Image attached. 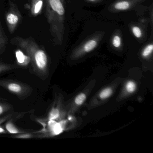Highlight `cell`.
Masks as SVG:
<instances>
[{
	"instance_id": "obj_3",
	"label": "cell",
	"mask_w": 153,
	"mask_h": 153,
	"mask_svg": "<svg viewBox=\"0 0 153 153\" xmlns=\"http://www.w3.org/2000/svg\"><path fill=\"white\" fill-rule=\"evenodd\" d=\"M22 17L17 6L12 1H9V9L6 15V20L8 29L12 34L17 27Z\"/></svg>"
},
{
	"instance_id": "obj_15",
	"label": "cell",
	"mask_w": 153,
	"mask_h": 153,
	"mask_svg": "<svg viewBox=\"0 0 153 153\" xmlns=\"http://www.w3.org/2000/svg\"><path fill=\"white\" fill-rule=\"evenodd\" d=\"M129 7V4L127 1H121L118 2L115 5V9L120 10H125L128 9Z\"/></svg>"
},
{
	"instance_id": "obj_14",
	"label": "cell",
	"mask_w": 153,
	"mask_h": 153,
	"mask_svg": "<svg viewBox=\"0 0 153 153\" xmlns=\"http://www.w3.org/2000/svg\"><path fill=\"white\" fill-rule=\"evenodd\" d=\"M97 42L94 40H91L88 42L84 46V49L86 52L90 51L96 46Z\"/></svg>"
},
{
	"instance_id": "obj_20",
	"label": "cell",
	"mask_w": 153,
	"mask_h": 153,
	"mask_svg": "<svg viewBox=\"0 0 153 153\" xmlns=\"http://www.w3.org/2000/svg\"><path fill=\"white\" fill-rule=\"evenodd\" d=\"M132 32H133V34H134L135 36L137 37V38H139L141 36V31H140V29L137 27H133L132 28Z\"/></svg>"
},
{
	"instance_id": "obj_7",
	"label": "cell",
	"mask_w": 153,
	"mask_h": 153,
	"mask_svg": "<svg viewBox=\"0 0 153 153\" xmlns=\"http://www.w3.org/2000/svg\"><path fill=\"white\" fill-rule=\"evenodd\" d=\"M48 126L53 135H59L63 131V129L61 123L57 122L54 120H49Z\"/></svg>"
},
{
	"instance_id": "obj_19",
	"label": "cell",
	"mask_w": 153,
	"mask_h": 153,
	"mask_svg": "<svg viewBox=\"0 0 153 153\" xmlns=\"http://www.w3.org/2000/svg\"><path fill=\"white\" fill-rule=\"evenodd\" d=\"M153 50V45H148L145 50H144L143 52V56L144 57H146V56H148L149 54L151 53L152 52V51Z\"/></svg>"
},
{
	"instance_id": "obj_9",
	"label": "cell",
	"mask_w": 153,
	"mask_h": 153,
	"mask_svg": "<svg viewBox=\"0 0 153 153\" xmlns=\"http://www.w3.org/2000/svg\"><path fill=\"white\" fill-rule=\"evenodd\" d=\"M13 106L5 102H0V116L12 111Z\"/></svg>"
},
{
	"instance_id": "obj_16",
	"label": "cell",
	"mask_w": 153,
	"mask_h": 153,
	"mask_svg": "<svg viewBox=\"0 0 153 153\" xmlns=\"http://www.w3.org/2000/svg\"><path fill=\"white\" fill-rule=\"evenodd\" d=\"M112 93V91L111 88H106L101 92L100 94V97L102 99L107 98L111 95Z\"/></svg>"
},
{
	"instance_id": "obj_11",
	"label": "cell",
	"mask_w": 153,
	"mask_h": 153,
	"mask_svg": "<svg viewBox=\"0 0 153 153\" xmlns=\"http://www.w3.org/2000/svg\"><path fill=\"white\" fill-rule=\"evenodd\" d=\"M14 138L17 139H31L37 138V134L36 132H26L16 134Z\"/></svg>"
},
{
	"instance_id": "obj_4",
	"label": "cell",
	"mask_w": 153,
	"mask_h": 153,
	"mask_svg": "<svg viewBox=\"0 0 153 153\" xmlns=\"http://www.w3.org/2000/svg\"><path fill=\"white\" fill-rule=\"evenodd\" d=\"M44 0H31L30 12L33 16H37L42 13Z\"/></svg>"
},
{
	"instance_id": "obj_12",
	"label": "cell",
	"mask_w": 153,
	"mask_h": 153,
	"mask_svg": "<svg viewBox=\"0 0 153 153\" xmlns=\"http://www.w3.org/2000/svg\"><path fill=\"white\" fill-rule=\"evenodd\" d=\"M22 114H19L18 115H14L13 114H9L3 117L0 118V125L5 122L7 121L10 119H19V117H22Z\"/></svg>"
},
{
	"instance_id": "obj_23",
	"label": "cell",
	"mask_w": 153,
	"mask_h": 153,
	"mask_svg": "<svg viewBox=\"0 0 153 153\" xmlns=\"http://www.w3.org/2000/svg\"><path fill=\"white\" fill-rule=\"evenodd\" d=\"M2 99V98H1V97H0V100H1Z\"/></svg>"
},
{
	"instance_id": "obj_10",
	"label": "cell",
	"mask_w": 153,
	"mask_h": 153,
	"mask_svg": "<svg viewBox=\"0 0 153 153\" xmlns=\"http://www.w3.org/2000/svg\"><path fill=\"white\" fill-rule=\"evenodd\" d=\"M18 68V67L15 64L0 63V74L17 68Z\"/></svg>"
},
{
	"instance_id": "obj_1",
	"label": "cell",
	"mask_w": 153,
	"mask_h": 153,
	"mask_svg": "<svg viewBox=\"0 0 153 153\" xmlns=\"http://www.w3.org/2000/svg\"><path fill=\"white\" fill-rule=\"evenodd\" d=\"M10 43L22 49L30 57L33 71L36 75L42 79L47 74V54L32 37L25 38L15 36L11 39Z\"/></svg>"
},
{
	"instance_id": "obj_5",
	"label": "cell",
	"mask_w": 153,
	"mask_h": 153,
	"mask_svg": "<svg viewBox=\"0 0 153 153\" xmlns=\"http://www.w3.org/2000/svg\"><path fill=\"white\" fill-rule=\"evenodd\" d=\"M16 57L18 64L22 67H26L31 62L30 57L20 49L16 51Z\"/></svg>"
},
{
	"instance_id": "obj_2",
	"label": "cell",
	"mask_w": 153,
	"mask_h": 153,
	"mask_svg": "<svg viewBox=\"0 0 153 153\" xmlns=\"http://www.w3.org/2000/svg\"><path fill=\"white\" fill-rule=\"evenodd\" d=\"M0 87L21 100L26 99L33 92V88L29 85L15 79H0Z\"/></svg>"
},
{
	"instance_id": "obj_24",
	"label": "cell",
	"mask_w": 153,
	"mask_h": 153,
	"mask_svg": "<svg viewBox=\"0 0 153 153\" xmlns=\"http://www.w3.org/2000/svg\"><path fill=\"white\" fill-rule=\"evenodd\" d=\"M90 1H94V0H90Z\"/></svg>"
},
{
	"instance_id": "obj_8",
	"label": "cell",
	"mask_w": 153,
	"mask_h": 153,
	"mask_svg": "<svg viewBox=\"0 0 153 153\" xmlns=\"http://www.w3.org/2000/svg\"><path fill=\"white\" fill-rule=\"evenodd\" d=\"M7 39L2 30L1 24L0 23V54L2 53L6 49Z\"/></svg>"
},
{
	"instance_id": "obj_13",
	"label": "cell",
	"mask_w": 153,
	"mask_h": 153,
	"mask_svg": "<svg viewBox=\"0 0 153 153\" xmlns=\"http://www.w3.org/2000/svg\"><path fill=\"white\" fill-rule=\"evenodd\" d=\"M59 116V111L57 108H53L51 110L49 113L48 119L50 120H55L57 119Z\"/></svg>"
},
{
	"instance_id": "obj_21",
	"label": "cell",
	"mask_w": 153,
	"mask_h": 153,
	"mask_svg": "<svg viewBox=\"0 0 153 153\" xmlns=\"http://www.w3.org/2000/svg\"><path fill=\"white\" fill-rule=\"evenodd\" d=\"M121 40L119 36H115L114 38L113 41V44L114 46L115 47H119L120 45Z\"/></svg>"
},
{
	"instance_id": "obj_18",
	"label": "cell",
	"mask_w": 153,
	"mask_h": 153,
	"mask_svg": "<svg viewBox=\"0 0 153 153\" xmlns=\"http://www.w3.org/2000/svg\"><path fill=\"white\" fill-rule=\"evenodd\" d=\"M136 88V85L132 81H129L126 85V89L129 93H132L135 91Z\"/></svg>"
},
{
	"instance_id": "obj_22",
	"label": "cell",
	"mask_w": 153,
	"mask_h": 153,
	"mask_svg": "<svg viewBox=\"0 0 153 153\" xmlns=\"http://www.w3.org/2000/svg\"><path fill=\"white\" fill-rule=\"evenodd\" d=\"M7 132V131H6L2 126L0 125V133H6Z\"/></svg>"
},
{
	"instance_id": "obj_6",
	"label": "cell",
	"mask_w": 153,
	"mask_h": 153,
	"mask_svg": "<svg viewBox=\"0 0 153 153\" xmlns=\"http://www.w3.org/2000/svg\"><path fill=\"white\" fill-rule=\"evenodd\" d=\"M14 119H10L7 121V123L5 125V128L7 132L11 134H17L19 133H24V132H28L26 130H22L18 128L13 123Z\"/></svg>"
},
{
	"instance_id": "obj_17",
	"label": "cell",
	"mask_w": 153,
	"mask_h": 153,
	"mask_svg": "<svg viewBox=\"0 0 153 153\" xmlns=\"http://www.w3.org/2000/svg\"><path fill=\"white\" fill-rule=\"evenodd\" d=\"M86 99V96L85 94H80L77 96L75 99V102L76 104L80 105L82 104Z\"/></svg>"
}]
</instances>
